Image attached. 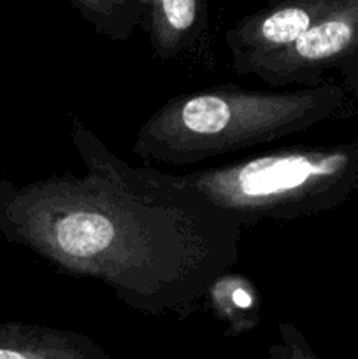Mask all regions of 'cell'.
Listing matches in <instances>:
<instances>
[{
	"mask_svg": "<svg viewBox=\"0 0 358 359\" xmlns=\"http://www.w3.org/2000/svg\"><path fill=\"white\" fill-rule=\"evenodd\" d=\"M69 121L84 174L0 181V231L132 311L192 309L237 265L242 228L179 174L130 165Z\"/></svg>",
	"mask_w": 358,
	"mask_h": 359,
	"instance_id": "obj_1",
	"label": "cell"
},
{
	"mask_svg": "<svg viewBox=\"0 0 358 359\" xmlns=\"http://www.w3.org/2000/svg\"><path fill=\"white\" fill-rule=\"evenodd\" d=\"M95 30L116 42L128 41L142 28L147 0H69Z\"/></svg>",
	"mask_w": 358,
	"mask_h": 359,
	"instance_id": "obj_8",
	"label": "cell"
},
{
	"mask_svg": "<svg viewBox=\"0 0 358 359\" xmlns=\"http://www.w3.org/2000/svg\"><path fill=\"white\" fill-rule=\"evenodd\" d=\"M207 21V4L200 0H147L142 28L153 55L160 60L178 58L193 48Z\"/></svg>",
	"mask_w": 358,
	"mask_h": 359,
	"instance_id": "obj_7",
	"label": "cell"
},
{
	"mask_svg": "<svg viewBox=\"0 0 358 359\" xmlns=\"http://www.w3.org/2000/svg\"><path fill=\"white\" fill-rule=\"evenodd\" d=\"M241 228L337 209L358 188V142L290 146L179 174Z\"/></svg>",
	"mask_w": 358,
	"mask_h": 359,
	"instance_id": "obj_3",
	"label": "cell"
},
{
	"mask_svg": "<svg viewBox=\"0 0 358 359\" xmlns=\"http://www.w3.org/2000/svg\"><path fill=\"white\" fill-rule=\"evenodd\" d=\"M339 0H288L235 21L225 34L230 63L241 74L251 63L290 48Z\"/></svg>",
	"mask_w": 358,
	"mask_h": 359,
	"instance_id": "obj_5",
	"label": "cell"
},
{
	"mask_svg": "<svg viewBox=\"0 0 358 359\" xmlns=\"http://www.w3.org/2000/svg\"><path fill=\"white\" fill-rule=\"evenodd\" d=\"M0 359H109L86 335L25 323L0 325Z\"/></svg>",
	"mask_w": 358,
	"mask_h": 359,
	"instance_id": "obj_6",
	"label": "cell"
},
{
	"mask_svg": "<svg viewBox=\"0 0 358 359\" xmlns=\"http://www.w3.org/2000/svg\"><path fill=\"white\" fill-rule=\"evenodd\" d=\"M340 69L346 84L357 86L358 76V0H339L295 44L246 67L239 76L258 77L272 88H311L323 76Z\"/></svg>",
	"mask_w": 358,
	"mask_h": 359,
	"instance_id": "obj_4",
	"label": "cell"
},
{
	"mask_svg": "<svg viewBox=\"0 0 358 359\" xmlns=\"http://www.w3.org/2000/svg\"><path fill=\"white\" fill-rule=\"evenodd\" d=\"M344 98L346 90L332 83L284 91L206 88L160 105L132 151L142 160L190 167L305 132L332 118Z\"/></svg>",
	"mask_w": 358,
	"mask_h": 359,
	"instance_id": "obj_2",
	"label": "cell"
}]
</instances>
